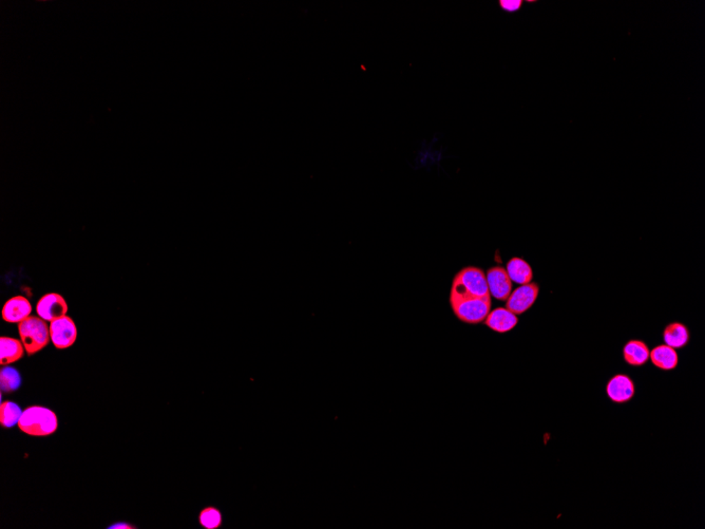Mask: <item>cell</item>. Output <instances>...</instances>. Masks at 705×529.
I'll return each instance as SVG.
<instances>
[{
    "label": "cell",
    "instance_id": "cell-1",
    "mask_svg": "<svg viewBox=\"0 0 705 529\" xmlns=\"http://www.w3.org/2000/svg\"><path fill=\"white\" fill-rule=\"evenodd\" d=\"M457 298H491L483 270L469 266L454 277L450 299Z\"/></svg>",
    "mask_w": 705,
    "mask_h": 529
},
{
    "label": "cell",
    "instance_id": "cell-2",
    "mask_svg": "<svg viewBox=\"0 0 705 529\" xmlns=\"http://www.w3.org/2000/svg\"><path fill=\"white\" fill-rule=\"evenodd\" d=\"M18 427L26 435L31 437H48L58 428L56 414L49 408L33 406L27 408L19 418Z\"/></svg>",
    "mask_w": 705,
    "mask_h": 529
},
{
    "label": "cell",
    "instance_id": "cell-3",
    "mask_svg": "<svg viewBox=\"0 0 705 529\" xmlns=\"http://www.w3.org/2000/svg\"><path fill=\"white\" fill-rule=\"evenodd\" d=\"M19 336L29 356L42 351L51 342L50 327L45 320L36 316H29L18 324Z\"/></svg>",
    "mask_w": 705,
    "mask_h": 529
},
{
    "label": "cell",
    "instance_id": "cell-4",
    "mask_svg": "<svg viewBox=\"0 0 705 529\" xmlns=\"http://www.w3.org/2000/svg\"><path fill=\"white\" fill-rule=\"evenodd\" d=\"M450 303L456 317L469 325L485 322L491 309V298L450 299Z\"/></svg>",
    "mask_w": 705,
    "mask_h": 529
},
{
    "label": "cell",
    "instance_id": "cell-5",
    "mask_svg": "<svg viewBox=\"0 0 705 529\" xmlns=\"http://www.w3.org/2000/svg\"><path fill=\"white\" fill-rule=\"evenodd\" d=\"M51 342L58 350L70 348L77 342V327L69 316L58 318L50 324Z\"/></svg>",
    "mask_w": 705,
    "mask_h": 529
},
{
    "label": "cell",
    "instance_id": "cell-6",
    "mask_svg": "<svg viewBox=\"0 0 705 529\" xmlns=\"http://www.w3.org/2000/svg\"><path fill=\"white\" fill-rule=\"evenodd\" d=\"M538 292H540V288L536 283H530L521 285L520 288H516L514 292H511L510 296L508 297L507 301H506V309L509 310L516 315L525 313L535 302Z\"/></svg>",
    "mask_w": 705,
    "mask_h": 529
},
{
    "label": "cell",
    "instance_id": "cell-7",
    "mask_svg": "<svg viewBox=\"0 0 705 529\" xmlns=\"http://www.w3.org/2000/svg\"><path fill=\"white\" fill-rule=\"evenodd\" d=\"M36 312H38V315L45 322H52L67 315L68 303L62 295L57 294V293H50L38 300V305H36Z\"/></svg>",
    "mask_w": 705,
    "mask_h": 529
},
{
    "label": "cell",
    "instance_id": "cell-8",
    "mask_svg": "<svg viewBox=\"0 0 705 529\" xmlns=\"http://www.w3.org/2000/svg\"><path fill=\"white\" fill-rule=\"evenodd\" d=\"M491 296L497 300L507 301L512 292V281L507 271L501 266L491 268L486 274Z\"/></svg>",
    "mask_w": 705,
    "mask_h": 529
},
{
    "label": "cell",
    "instance_id": "cell-9",
    "mask_svg": "<svg viewBox=\"0 0 705 529\" xmlns=\"http://www.w3.org/2000/svg\"><path fill=\"white\" fill-rule=\"evenodd\" d=\"M635 383L625 374L615 375L606 386V393L611 402L624 404L635 396Z\"/></svg>",
    "mask_w": 705,
    "mask_h": 529
},
{
    "label": "cell",
    "instance_id": "cell-10",
    "mask_svg": "<svg viewBox=\"0 0 705 529\" xmlns=\"http://www.w3.org/2000/svg\"><path fill=\"white\" fill-rule=\"evenodd\" d=\"M32 313L30 301L23 296H15L9 299L2 307V320L9 324H21L27 320Z\"/></svg>",
    "mask_w": 705,
    "mask_h": 529
},
{
    "label": "cell",
    "instance_id": "cell-11",
    "mask_svg": "<svg viewBox=\"0 0 705 529\" xmlns=\"http://www.w3.org/2000/svg\"><path fill=\"white\" fill-rule=\"evenodd\" d=\"M518 315L510 312L506 307H497L489 312L485 320L486 326L497 333H507L518 325Z\"/></svg>",
    "mask_w": 705,
    "mask_h": 529
},
{
    "label": "cell",
    "instance_id": "cell-12",
    "mask_svg": "<svg viewBox=\"0 0 705 529\" xmlns=\"http://www.w3.org/2000/svg\"><path fill=\"white\" fill-rule=\"evenodd\" d=\"M650 349L642 340H629L623 348V356L629 366H642L650 359Z\"/></svg>",
    "mask_w": 705,
    "mask_h": 529
},
{
    "label": "cell",
    "instance_id": "cell-13",
    "mask_svg": "<svg viewBox=\"0 0 705 529\" xmlns=\"http://www.w3.org/2000/svg\"><path fill=\"white\" fill-rule=\"evenodd\" d=\"M0 365L9 366L16 363L25 355V347L21 340L16 338H0Z\"/></svg>",
    "mask_w": 705,
    "mask_h": 529
},
{
    "label": "cell",
    "instance_id": "cell-14",
    "mask_svg": "<svg viewBox=\"0 0 705 529\" xmlns=\"http://www.w3.org/2000/svg\"><path fill=\"white\" fill-rule=\"evenodd\" d=\"M650 359L652 361L653 365L665 371L674 370L679 363L678 353H677L676 349L672 348L667 344H661V346L653 349L650 353Z\"/></svg>",
    "mask_w": 705,
    "mask_h": 529
},
{
    "label": "cell",
    "instance_id": "cell-15",
    "mask_svg": "<svg viewBox=\"0 0 705 529\" xmlns=\"http://www.w3.org/2000/svg\"><path fill=\"white\" fill-rule=\"evenodd\" d=\"M663 339L665 344L672 348H683L689 342V329L681 322H672L664 329Z\"/></svg>",
    "mask_w": 705,
    "mask_h": 529
},
{
    "label": "cell",
    "instance_id": "cell-16",
    "mask_svg": "<svg viewBox=\"0 0 705 529\" xmlns=\"http://www.w3.org/2000/svg\"><path fill=\"white\" fill-rule=\"evenodd\" d=\"M506 271H507L511 281L521 285L531 283L532 278H533L531 266L521 258L514 257L510 259Z\"/></svg>",
    "mask_w": 705,
    "mask_h": 529
},
{
    "label": "cell",
    "instance_id": "cell-17",
    "mask_svg": "<svg viewBox=\"0 0 705 529\" xmlns=\"http://www.w3.org/2000/svg\"><path fill=\"white\" fill-rule=\"evenodd\" d=\"M23 411L18 405L12 402L2 403L0 406V424L4 428H12L18 424Z\"/></svg>",
    "mask_w": 705,
    "mask_h": 529
},
{
    "label": "cell",
    "instance_id": "cell-18",
    "mask_svg": "<svg viewBox=\"0 0 705 529\" xmlns=\"http://www.w3.org/2000/svg\"><path fill=\"white\" fill-rule=\"evenodd\" d=\"M0 387L1 391L6 393L16 391L21 385V375L16 369L4 366L0 371Z\"/></svg>",
    "mask_w": 705,
    "mask_h": 529
},
{
    "label": "cell",
    "instance_id": "cell-19",
    "mask_svg": "<svg viewBox=\"0 0 705 529\" xmlns=\"http://www.w3.org/2000/svg\"><path fill=\"white\" fill-rule=\"evenodd\" d=\"M200 522L205 528H217L221 524V513L215 508L205 509L201 513Z\"/></svg>",
    "mask_w": 705,
    "mask_h": 529
},
{
    "label": "cell",
    "instance_id": "cell-20",
    "mask_svg": "<svg viewBox=\"0 0 705 529\" xmlns=\"http://www.w3.org/2000/svg\"><path fill=\"white\" fill-rule=\"evenodd\" d=\"M499 6L505 12L514 13L522 8L523 1L521 0H501L499 1Z\"/></svg>",
    "mask_w": 705,
    "mask_h": 529
},
{
    "label": "cell",
    "instance_id": "cell-21",
    "mask_svg": "<svg viewBox=\"0 0 705 529\" xmlns=\"http://www.w3.org/2000/svg\"><path fill=\"white\" fill-rule=\"evenodd\" d=\"M112 528H131V526L126 525V524H123V525H116Z\"/></svg>",
    "mask_w": 705,
    "mask_h": 529
}]
</instances>
